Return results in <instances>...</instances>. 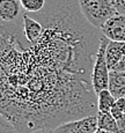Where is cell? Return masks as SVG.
Returning <instances> with one entry per match:
<instances>
[{
	"mask_svg": "<svg viewBox=\"0 0 125 133\" xmlns=\"http://www.w3.org/2000/svg\"><path fill=\"white\" fill-rule=\"evenodd\" d=\"M108 89L116 99L125 97V72L110 71L109 72Z\"/></svg>",
	"mask_w": 125,
	"mask_h": 133,
	"instance_id": "obj_9",
	"label": "cell"
},
{
	"mask_svg": "<svg viewBox=\"0 0 125 133\" xmlns=\"http://www.w3.org/2000/svg\"><path fill=\"white\" fill-rule=\"evenodd\" d=\"M125 55V42L109 41L106 50V60L109 70H113L114 66L122 59Z\"/></svg>",
	"mask_w": 125,
	"mask_h": 133,
	"instance_id": "obj_8",
	"label": "cell"
},
{
	"mask_svg": "<svg viewBox=\"0 0 125 133\" xmlns=\"http://www.w3.org/2000/svg\"><path fill=\"white\" fill-rule=\"evenodd\" d=\"M22 27H23L24 37L30 44H35L41 38L44 27L38 20L31 17L27 12L22 16Z\"/></svg>",
	"mask_w": 125,
	"mask_h": 133,
	"instance_id": "obj_7",
	"label": "cell"
},
{
	"mask_svg": "<svg viewBox=\"0 0 125 133\" xmlns=\"http://www.w3.org/2000/svg\"><path fill=\"white\" fill-rule=\"evenodd\" d=\"M109 41H110L109 38H107L102 34L100 46H98L93 70H91V85H93V88L96 94L103 89H108L109 86V72H110V70H109L106 60V50Z\"/></svg>",
	"mask_w": 125,
	"mask_h": 133,
	"instance_id": "obj_3",
	"label": "cell"
},
{
	"mask_svg": "<svg viewBox=\"0 0 125 133\" xmlns=\"http://www.w3.org/2000/svg\"><path fill=\"white\" fill-rule=\"evenodd\" d=\"M24 12L27 13H38L44 9L47 0H20Z\"/></svg>",
	"mask_w": 125,
	"mask_h": 133,
	"instance_id": "obj_12",
	"label": "cell"
},
{
	"mask_svg": "<svg viewBox=\"0 0 125 133\" xmlns=\"http://www.w3.org/2000/svg\"><path fill=\"white\" fill-rule=\"evenodd\" d=\"M97 96V110L103 112H110L111 108L114 107L116 98L109 89H103L96 94Z\"/></svg>",
	"mask_w": 125,
	"mask_h": 133,
	"instance_id": "obj_11",
	"label": "cell"
},
{
	"mask_svg": "<svg viewBox=\"0 0 125 133\" xmlns=\"http://www.w3.org/2000/svg\"><path fill=\"white\" fill-rule=\"evenodd\" d=\"M118 110H121L123 114H125V97H121V98H117L116 102L114 104Z\"/></svg>",
	"mask_w": 125,
	"mask_h": 133,
	"instance_id": "obj_16",
	"label": "cell"
},
{
	"mask_svg": "<svg viewBox=\"0 0 125 133\" xmlns=\"http://www.w3.org/2000/svg\"><path fill=\"white\" fill-rule=\"evenodd\" d=\"M97 117V127L102 130H107L113 133H121L119 131L117 121L114 118V116L110 112H103V111H97L96 114Z\"/></svg>",
	"mask_w": 125,
	"mask_h": 133,
	"instance_id": "obj_10",
	"label": "cell"
},
{
	"mask_svg": "<svg viewBox=\"0 0 125 133\" xmlns=\"http://www.w3.org/2000/svg\"><path fill=\"white\" fill-rule=\"evenodd\" d=\"M94 133H113V132H110V131H107V130H102V129H96V131L94 132Z\"/></svg>",
	"mask_w": 125,
	"mask_h": 133,
	"instance_id": "obj_20",
	"label": "cell"
},
{
	"mask_svg": "<svg viewBox=\"0 0 125 133\" xmlns=\"http://www.w3.org/2000/svg\"><path fill=\"white\" fill-rule=\"evenodd\" d=\"M44 30L35 44L22 20L0 21V114L20 133L55 129L97 114L91 70L98 49L82 22L57 13L38 19Z\"/></svg>",
	"mask_w": 125,
	"mask_h": 133,
	"instance_id": "obj_1",
	"label": "cell"
},
{
	"mask_svg": "<svg viewBox=\"0 0 125 133\" xmlns=\"http://www.w3.org/2000/svg\"><path fill=\"white\" fill-rule=\"evenodd\" d=\"M97 129V117L93 116L82 117L62 123L53 129L55 133H94Z\"/></svg>",
	"mask_w": 125,
	"mask_h": 133,
	"instance_id": "obj_4",
	"label": "cell"
},
{
	"mask_svg": "<svg viewBox=\"0 0 125 133\" xmlns=\"http://www.w3.org/2000/svg\"><path fill=\"white\" fill-rule=\"evenodd\" d=\"M117 124H118L121 133H125V114L119 119H117Z\"/></svg>",
	"mask_w": 125,
	"mask_h": 133,
	"instance_id": "obj_18",
	"label": "cell"
},
{
	"mask_svg": "<svg viewBox=\"0 0 125 133\" xmlns=\"http://www.w3.org/2000/svg\"><path fill=\"white\" fill-rule=\"evenodd\" d=\"M29 133H55V132H53V129H38Z\"/></svg>",
	"mask_w": 125,
	"mask_h": 133,
	"instance_id": "obj_19",
	"label": "cell"
},
{
	"mask_svg": "<svg viewBox=\"0 0 125 133\" xmlns=\"http://www.w3.org/2000/svg\"><path fill=\"white\" fill-rule=\"evenodd\" d=\"M78 5L85 19L98 29L107 20L118 14L111 0H78Z\"/></svg>",
	"mask_w": 125,
	"mask_h": 133,
	"instance_id": "obj_2",
	"label": "cell"
},
{
	"mask_svg": "<svg viewBox=\"0 0 125 133\" xmlns=\"http://www.w3.org/2000/svg\"><path fill=\"white\" fill-rule=\"evenodd\" d=\"M24 9L20 0H0V21L15 22L22 20Z\"/></svg>",
	"mask_w": 125,
	"mask_h": 133,
	"instance_id": "obj_6",
	"label": "cell"
},
{
	"mask_svg": "<svg viewBox=\"0 0 125 133\" xmlns=\"http://www.w3.org/2000/svg\"><path fill=\"white\" fill-rule=\"evenodd\" d=\"M110 114L113 115V116H114V118L116 119V121H117V119H119V118H121V117L124 115L123 112L121 111V110H118V109H117L115 105L113 107V108H111V110H110Z\"/></svg>",
	"mask_w": 125,
	"mask_h": 133,
	"instance_id": "obj_17",
	"label": "cell"
},
{
	"mask_svg": "<svg viewBox=\"0 0 125 133\" xmlns=\"http://www.w3.org/2000/svg\"><path fill=\"white\" fill-rule=\"evenodd\" d=\"M111 2L118 14L125 15V0H111Z\"/></svg>",
	"mask_w": 125,
	"mask_h": 133,
	"instance_id": "obj_14",
	"label": "cell"
},
{
	"mask_svg": "<svg viewBox=\"0 0 125 133\" xmlns=\"http://www.w3.org/2000/svg\"><path fill=\"white\" fill-rule=\"evenodd\" d=\"M111 71H117V72H125V55L122 57V59L114 66Z\"/></svg>",
	"mask_w": 125,
	"mask_h": 133,
	"instance_id": "obj_15",
	"label": "cell"
},
{
	"mask_svg": "<svg viewBox=\"0 0 125 133\" xmlns=\"http://www.w3.org/2000/svg\"><path fill=\"white\" fill-rule=\"evenodd\" d=\"M100 29L102 34L110 41L125 42V15L116 14L111 16Z\"/></svg>",
	"mask_w": 125,
	"mask_h": 133,
	"instance_id": "obj_5",
	"label": "cell"
},
{
	"mask_svg": "<svg viewBox=\"0 0 125 133\" xmlns=\"http://www.w3.org/2000/svg\"><path fill=\"white\" fill-rule=\"evenodd\" d=\"M0 133H20L12 122L0 114Z\"/></svg>",
	"mask_w": 125,
	"mask_h": 133,
	"instance_id": "obj_13",
	"label": "cell"
}]
</instances>
